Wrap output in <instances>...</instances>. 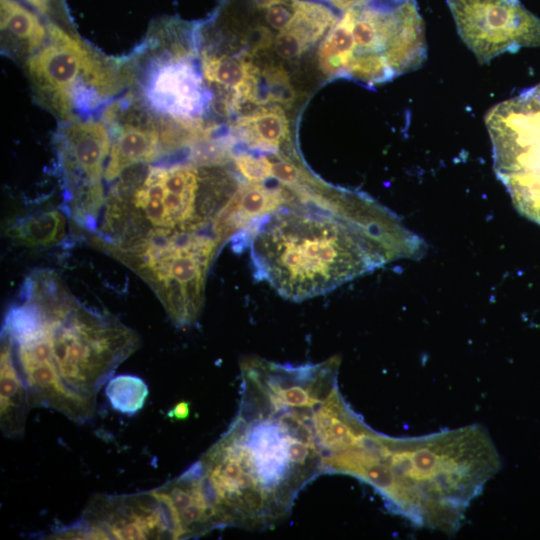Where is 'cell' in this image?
Returning a JSON list of instances; mask_svg holds the SVG:
<instances>
[{
    "label": "cell",
    "mask_w": 540,
    "mask_h": 540,
    "mask_svg": "<svg viewBox=\"0 0 540 540\" xmlns=\"http://www.w3.org/2000/svg\"><path fill=\"white\" fill-rule=\"evenodd\" d=\"M160 150L158 133L149 128L127 125L111 143L104 178L113 181L132 166L156 159Z\"/></svg>",
    "instance_id": "16"
},
{
    "label": "cell",
    "mask_w": 540,
    "mask_h": 540,
    "mask_svg": "<svg viewBox=\"0 0 540 540\" xmlns=\"http://www.w3.org/2000/svg\"><path fill=\"white\" fill-rule=\"evenodd\" d=\"M241 399L225 433L195 462L225 527L262 529L283 520L322 471L318 402L337 385L327 363L241 361Z\"/></svg>",
    "instance_id": "1"
},
{
    "label": "cell",
    "mask_w": 540,
    "mask_h": 540,
    "mask_svg": "<svg viewBox=\"0 0 540 540\" xmlns=\"http://www.w3.org/2000/svg\"><path fill=\"white\" fill-rule=\"evenodd\" d=\"M249 248L256 278L284 298L318 296L396 260L420 259L425 241L372 198L313 188L233 238Z\"/></svg>",
    "instance_id": "2"
},
{
    "label": "cell",
    "mask_w": 540,
    "mask_h": 540,
    "mask_svg": "<svg viewBox=\"0 0 540 540\" xmlns=\"http://www.w3.org/2000/svg\"><path fill=\"white\" fill-rule=\"evenodd\" d=\"M294 15V0H279L266 8L265 17L268 24L279 31L286 29Z\"/></svg>",
    "instance_id": "26"
},
{
    "label": "cell",
    "mask_w": 540,
    "mask_h": 540,
    "mask_svg": "<svg viewBox=\"0 0 540 540\" xmlns=\"http://www.w3.org/2000/svg\"><path fill=\"white\" fill-rule=\"evenodd\" d=\"M112 141L96 120L69 124L62 133L60 160L68 185V213L83 230L93 232L104 203L102 177Z\"/></svg>",
    "instance_id": "10"
},
{
    "label": "cell",
    "mask_w": 540,
    "mask_h": 540,
    "mask_svg": "<svg viewBox=\"0 0 540 540\" xmlns=\"http://www.w3.org/2000/svg\"><path fill=\"white\" fill-rule=\"evenodd\" d=\"M47 536L50 539H175V532L166 507L150 490L127 495H94L80 521Z\"/></svg>",
    "instance_id": "11"
},
{
    "label": "cell",
    "mask_w": 540,
    "mask_h": 540,
    "mask_svg": "<svg viewBox=\"0 0 540 540\" xmlns=\"http://www.w3.org/2000/svg\"><path fill=\"white\" fill-rule=\"evenodd\" d=\"M494 170L520 214L540 225V83L491 108Z\"/></svg>",
    "instance_id": "7"
},
{
    "label": "cell",
    "mask_w": 540,
    "mask_h": 540,
    "mask_svg": "<svg viewBox=\"0 0 540 540\" xmlns=\"http://www.w3.org/2000/svg\"><path fill=\"white\" fill-rule=\"evenodd\" d=\"M22 298L39 311L63 381L81 395L96 398L115 369L140 347L134 330L85 307L53 271L27 277Z\"/></svg>",
    "instance_id": "5"
},
{
    "label": "cell",
    "mask_w": 540,
    "mask_h": 540,
    "mask_svg": "<svg viewBox=\"0 0 540 540\" xmlns=\"http://www.w3.org/2000/svg\"><path fill=\"white\" fill-rule=\"evenodd\" d=\"M105 394L114 410L131 416L142 409L149 389L140 377L125 374L111 378L106 384Z\"/></svg>",
    "instance_id": "22"
},
{
    "label": "cell",
    "mask_w": 540,
    "mask_h": 540,
    "mask_svg": "<svg viewBox=\"0 0 540 540\" xmlns=\"http://www.w3.org/2000/svg\"><path fill=\"white\" fill-rule=\"evenodd\" d=\"M147 96L158 110L173 116H190L203 105L201 80L184 62H172L158 68L150 79Z\"/></svg>",
    "instance_id": "14"
},
{
    "label": "cell",
    "mask_w": 540,
    "mask_h": 540,
    "mask_svg": "<svg viewBox=\"0 0 540 540\" xmlns=\"http://www.w3.org/2000/svg\"><path fill=\"white\" fill-rule=\"evenodd\" d=\"M47 30V44L29 57L27 70L37 91L52 108L62 117H69L77 83L87 78L101 86L104 74L77 38L55 23H48Z\"/></svg>",
    "instance_id": "12"
},
{
    "label": "cell",
    "mask_w": 540,
    "mask_h": 540,
    "mask_svg": "<svg viewBox=\"0 0 540 540\" xmlns=\"http://www.w3.org/2000/svg\"><path fill=\"white\" fill-rule=\"evenodd\" d=\"M66 228L64 215L58 210H49L21 218L7 228L6 234L21 246L49 247L64 238Z\"/></svg>",
    "instance_id": "19"
},
{
    "label": "cell",
    "mask_w": 540,
    "mask_h": 540,
    "mask_svg": "<svg viewBox=\"0 0 540 540\" xmlns=\"http://www.w3.org/2000/svg\"><path fill=\"white\" fill-rule=\"evenodd\" d=\"M188 413H189V409H188L187 403H179L171 410L172 417L177 418V419H182V418L187 417Z\"/></svg>",
    "instance_id": "29"
},
{
    "label": "cell",
    "mask_w": 540,
    "mask_h": 540,
    "mask_svg": "<svg viewBox=\"0 0 540 540\" xmlns=\"http://www.w3.org/2000/svg\"><path fill=\"white\" fill-rule=\"evenodd\" d=\"M457 31L480 63L540 46V18L520 0H446Z\"/></svg>",
    "instance_id": "9"
},
{
    "label": "cell",
    "mask_w": 540,
    "mask_h": 540,
    "mask_svg": "<svg viewBox=\"0 0 540 540\" xmlns=\"http://www.w3.org/2000/svg\"><path fill=\"white\" fill-rule=\"evenodd\" d=\"M270 30L264 26L253 27L246 35L248 46L253 50L264 49L271 44L272 36Z\"/></svg>",
    "instance_id": "27"
},
{
    "label": "cell",
    "mask_w": 540,
    "mask_h": 540,
    "mask_svg": "<svg viewBox=\"0 0 540 540\" xmlns=\"http://www.w3.org/2000/svg\"><path fill=\"white\" fill-rule=\"evenodd\" d=\"M376 491L415 524L453 531L500 468L485 430L467 426L417 438L387 437Z\"/></svg>",
    "instance_id": "3"
},
{
    "label": "cell",
    "mask_w": 540,
    "mask_h": 540,
    "mask_svg": "<svg viewBox=\"0 0 540 540\" xmlns=\"http://www.w3.org/2000/svg\"><path fill=\"white\" fill-rule=\"evenodd\" d=\"M353 21L354 8L352 6L331 27L320 45L318 59L324 73L328 75L345 74L354 53Z\"/></svg>",
    "instance_id": "20"
},
{
    "label": "cell",
    "mask_w": 540,
    "mask_h": 540,
    "mask_svg": "<svg viewBox=\"0 0 540 540\" xmlns=\"http://www.w3.org/2000/svg\"><path fill=\"white\" fill-rule=\"evenodd\" d=\"M1 31L33 53L47 40L48 30L39 14L18 0H0Z\"/></svg>",
    "instance_id": "18"
},
{
    "label": "cell",
    "mask_w": 540,
    "mask_h": 540,
    "mask_svg": "<svg viewBox=\"0 0 540 540\" xmlns=\"http://www.w3.org/2000/svg\"><path fill=\"white\" fill-rule=\"evenodd\" d=\"M336 22V16L328 7L310 1L294 0V15L286 29L310 45Z\"/></svg>",
    "instance_id": "21"
},
{
    "label": "cell",
    "mask_w": 540,
    "mask_h": 540,
    "mask_svg": "<svg viewBox=\"0 0 540 540\" xmlns=\"http://www.w3.org/2000/svg\"><path fill=\"white\" fill-rule=\"evenodd\" d=\"M27 6H30L38 14L47 16L54 9L55 0H21Z\"/></svg>",
    "instance_id": "28"
},
{
    "label": "cell",
    "mask_w": 540,
    "mask_h": 540,
    "mask_svg": "<svg viewBox=\"0 0 540 540\" xmlns=\"http://www.w3.org/2000/svg\"><path fill=\"white\" fill-rule=\"evenodd\" d=\"M2 335L13 346L31 407L54 409L77 423L93 418L96 398L81 395L65 384L54 361L41 316L33 304L12 306L5 316Z\"/></svg>",
    "instance_id": "8"
},
{
    "label": "cell",
    "mask_w": 540,
    "mask_h": 540,
    "mask_svg": "<svg viewBox=\"0 0 540 540\" xmlns=\"http://www.w3.org/2000/svg\"><path fill=\"white\" fill-rule=\"evenodd\" d=\"M330 1L339 8L348 9L349 7H352L365 0H330Z\"/></svg>",
    "instance_id": "30"
},
{
    "label": "cell",
    "mask_w": 540,
    "mask_h": 540,
    "mask_svg": "<svg viewBox=\"0 0 540 540\" xmlns=\"http://www.w3.org/2000/svg\"><path fill=\"white\" fill-rule=\"evenodd\" d=\"M201 185V173L193 165L149 167L139 183L112 192L99 231L91 235L93 244L106 251L148 235L207 230L229 239L222 219L238 189L203 193Z\"/></svg>",
    "instance_id": "4"
},
{
    "label": "cell",
    "mask_w": 540,
    "mask_h": 540,
    "mask_svg": "<svg viewBox=\"0 0 540 540\" xmlns=\"http://www.w3.org/2000/svg\"><path fill=\"white\" fill-rule=\"evenodd\" d=\"M226 240L218 230L150 235L107 253L145 280L183 328L201 313L207 273Z\"/></svg>",
    "instance_id": "6"
},
{
    "label": "cell",
    "mask_w": 540,
    "mask_h": 540,
    "mask_svg": "<svg viewBox=\"0 0 540 540\" xmlns=\"http://www.w3.org/2000/svg\"><path fill=\"white\" fill-rule=\"evenodd\" d=\"M253 65L228 56H207L203 60V73L208 82L238 91L247 81Z\"/></svg>",
    "instance_id": "23"
},
{
    "label": "cell",
    "mask_w": 540,
    "mask_h": 540,
    "mask_svg": "<svg viewBox=\"0 0 540 540\" xmlns=\"http://www.w3.org/2000/svg\"><path fill=\"white\" fill-rule=\"evenodd\" d=\"M395 1H406V0H395Z\"/></svg>",
    "instance_id": "31"
},
{
    "label": "cell",
    "mask_w": 540,
    "mask_h": 540,
    "mask_svg": "<svg viewBox=\"0 0 540 540\" xmlns=\"http://www.w3.org/2000/svg\"><path fill=\"white\" fill-rule=\"evenodd\" d=\"M29 393L17 365L9 339L1 335L0 355V428L7 438L17 439L24 435Z\"/></svg>",
    "instance_id": "15"
},
{
    "label": "cell",
    "mask_w": 540,
    "mask_h": 540,
    "mask_svg": "<svg viewBox=\"0 0 540 540\" xmlns=\"http://www.w3.org/2000/svg\"><path fill=\"white\" fill-rule=\"evenodd\" d=\"M308 46L301 37L289 29L280 31L274 40L276 53L284 59H291L301 55Z\"/></svg>",
    "instance_id": "25"
},
{
    "label": "cell",
    "mask_w": 540,
    "mask_h": 540,
    "mask_svg": "<svg viewBox=\"0 0 540 540\" xmlns=\"http://www.w3.org/2000/svg\"><path fill=\"white\" fill-rule=\"evenodd\" d=\"M237 126L251 147L269 152L277 151L289 135L288 120L280 106L242 116Z\"/></svg>",
    "instance_id": "17"
},
{
    "label": "cell",
    "mask_w": 540,
    "mask_h": 540,
    "mask_svg": "<svg viewBox=\"0 0 540 540\" xmlns=\"http://www.w3.org/2000/svg\"><path fill=\"white\" fill-rule=\"evenodd\" d=\"M234 162L249 183H264L271 178V159L267 156L242 152L234 157Z\"/></svg>",
    "instance_id": "24"
},
{
    "label": "cell",
    "mask_w": 540,
    "mask_h": 540,
    "mask_svg": "<svg viewBox=\"0 0 540 540\" xmlns=\"http://www.w3.org/2000/svg\"><path fill=\"white\" fill-rule=\"evenodd\" d=\"M151 492L166 507L175 539L195 538L225 527L221 515L204 491L195 464Z\"/></svg>",
    "instance_id": "13"
}]
</instances>
